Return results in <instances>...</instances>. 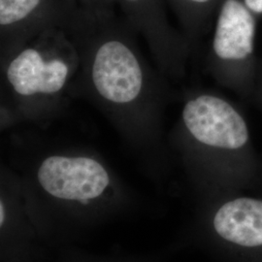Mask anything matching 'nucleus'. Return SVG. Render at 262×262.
<instances>
[{
    "label": "nucleus",
    "instance_id": "nucleus-1",
    "mask_svg": "<svg viewBox=\"0 0 262 262\" xmlns=\"http://www.w3.org/2000/svg\"><path fill=\"white\" fill-rule=\"evenodd\" d=\"M63 29L80 57L71 97L88 98L130 139H156L168 102V79L143 56L127 19L114 9L79 4Z\"/></svg>",
    "mask_w": 262,
    "mask_h": 262
},
{
    "label": "nucleus",
    "instance_id": "nucleus-2",
    "mask_svg": "<svg viewBox=\"0 0 262 262\" xmlns=\"http://www.w3.org/2000/svg\"><path fill=\"white\" fill-rule=\"evenodd\" d=\"M175 136L188 164L215 193L249 190L260 183L262 163L243 111L210 90L187 92Z\"/></svg>",
    "mask_w": 262,
    "mask_h": 262
},
{
    "label": "nucleus",
    "instance_id": "nucleus-3",
    "mask_svg": "<svg viewBox=\"0 0 262 262\" xmlns=\"http://www.w3.org/2000/svg\"><path fill=\"white\" fill-rule=\"evenodd\" d=\"M1 62L4 102L19 122L44 123L71 97L80 67L75 44L63 28H48Z\"/></svg>",
    "mask_w": 262,
    "mask_h": 262
},
{
    "label": "nucleus",
    "instance_id": "nucleus-4",
    "mask_svg": "<svg viewBox=\"0 0 262 262\" xmlns=\"http://www.w3.org/2000/svg\"><path fill=\"white\" fill-rule=\"evenodd\" d=\"M256 23L257 17L243 0H223L206 56L207 70L215 82L250 101L259 68L255 55Z\"/></svg>",
    "mask_w": 262,
    "mask_h": 262
},
{
    "label": "nucleus",
    "instance_id": "nucleus-5",
    "mask_svg": "<svg viewBox=\"0 0 262 262\" xmlns=\"http://www.w3.org/2000/svg\"><path fill=\"white\" fill-rule=\"evenodd\" d=\"M216 194L209 216L214 240L234 262H262V196L246 190Z\"/></svg>",
    "mask_w": 262,
    "mask_h": 262
},
{
    "label": "nucleus",
    "instance_id": "nucleus-6",
    "mask_svg": "<svg viewBox=\"0 0 262 262\" xmlns=\"http://www.w3.org/2000/svg\"><path fill=\"white\" fill-rule=\"evenodd\" d=\"M124 18L145 39L154 61L167 79L177 81L187 74L192 44L170 24L164 0H116Z\"/></svg>",
    "mask_w": 262,
    "mask_h": 262
},
{
    "label": "nucleus",
    "instance_id": "nucleus-7",
    "mask_svg": "<svg viewBox=\"0 0 262 262\" xmlns=\"http://www.w3.org/2000/svg\"><path fill=\"white\" fill-rule=\"evenodd\" d=\"M36 180L49 195L85 202L105 194L113 180L103 163L84 155H51L38 165Z\"/></svg>",
    "mask_w": 262,
    "mask_h": 262
},
{
    "label": "nucleus",
    "instance_id": "nucleus-8",
    "mask_svg": "<svg viewBox=\"0 0 262 262\" xmlns=\"http://www.w3.org/2000/svg\"><path fill=\"white\" fill-rule=\"evenodd\" d=\"M78 0H0V60L48 28L66 26Z\"/></svg>",
    "mask_w": 262,
    "mask_h": 262
},
{
    "label": "nucleus",
    "instance_id": "nucleus-9",
    "mask_svg": "<svg viewBox=\"0 0 262 262\" xmlns=\"http://www.w3.org/2000/svg\"><path fill=\"white\" fill-rule=\"evenodd\" d=\"M223 0H168L178 18L181 31L192 46L213 28Z\"/></svg>",
    "mask_w": 262,
    "mask_h": 262
},
{
    "label": "nucleus",
    "instance_id": "nucleus-10",
    "mask_svg": "<svg viewBox=\"0 0 262 262\" xmlns=\"http://www.w3.org/2000/svg\"><path fill=\"white\" fill-rule=\"evenodd\" d=\"M79 3L85 7L92 8H110L114 9L116 0H78Z\"/></svg>",
    "mask_w": 262,
    "mask_h": 262
},
{
    "label": "nucleus",
    "instance_id": "nucleus-11",
    "mask_svg": "<svg viewBox=\"0 0 262 262\" xmlns=\"http://www.w3.org/2000/svg\"><path fill=\"white\" fill-rule=\"evenodd\" d=\"M253 102L257 105V107L262 111V61L259 60V68L258 75L256 80L255 91L253 94Z\"/></svg>",
    "mask_w": 262,
    "mask_h": 262
},
{
    "label": "nucleus",
    "instance_id": "nucleus-12",
    "mask_svg": "<svg viewBox=\"0 0 262 262\" xmlns=\"http://www.w3.org/2000/svg\"><path fill=\"white\" fill-rule=\"evenodd\" d=\"M243 2L256 17L262 16V0H243Z\"/></svg>",
    "mask_w": 262,
    "mask_h": 262
},
{
    "label": "nucleus",
    "instance_id": "nucleus-13",
    "mask_svg": "<svg viewBox=\"0 0 262 262\" xmlns=\"http://www.w3.org/2000/svg\"><path fill=\"white\" fill-rule=\"evenodd\" d=\"M4 219H5V211H4V205H3V202H1V206H0V225H3V223H4Z\"/></svg>",
    "mask_w": 262,
    "mask_h": 262
}]
</instances>
